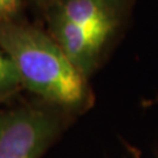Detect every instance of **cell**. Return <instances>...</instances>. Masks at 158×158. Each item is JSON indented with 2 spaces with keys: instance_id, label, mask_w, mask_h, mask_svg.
<instances>
[{
  "instance_id": "cell-1",
  "label": "cell",
  "mask_w": 158,
  "mask_h": 158,
  "mask_svg": "<svg viewBox=\"0 0 158 158\" xmlns=\"http://www.w3.org/2000/svg\"><path fill=\"white\" fill-rule=\"evenodd\" d=\"M0 47L11 59L23 88L40 101L79 117L95 104L85 79L49 33L17 21L0 23Z\"/></svg>"
},
{
  "instance_id": "cell-2",
  "label": "cell",
  "mask_w": 158,
  "mask_h": 158,
  "mask_svg": "<svg viewBox=\"0 0 158 158\" xmlns=\"http://www.w3.org/2000/svg\"><path fill=\"white\" fill-rule=\"evenodd\" d=\"M129 6L130 0H57L47 10L48 33L90 80L123 27Z\"/></svg>"
},
{
  "instance_id": "cell-3",
  "label": "cell",
  "mask_w": 158,
  "mask_h": 158,
  "mask_svg": "<svg viewBox=\"0 0 158 158\" xmlns=\"http://www.w3.org/2000/svg\"><path fill=\"white\" fill-rule=\"evenodd\" d=\"M76 118L38 98L0 110V158H42Z\"/></svg>"
},
{
  "instance_id": "cell-4",
  "label": "cell",
  "mask_w": 158,
  "mask_h": 158,
  "mask_svg": "<svg viewBox=\"0 0 158 158\" xmlns=\"http://www.w3.org/2000/svg\"><path fill=\"white\" fill-rule=\"evenodd\" d=\"M20 77L11 59L0 47V102L4 103L23 89Z\"/></svg>"
},
{
  "instance_id": "cell-5",
  "label": "cell",
  "mask_w": 158,
  "mask_h": 158,
  "mask_svg": "<svg viewBox=\"0 0 158 158\" xmlns=\"http://www.w3.org/2000/svg\"><path fill=\"white\" fill-rule=\"evenodd\" d=\"M23 7V0H0V23L17 21Z\"/></svg>"
},
{
  "instance_id": "cell-6",
  "label": "cell",
  "mask_w": 158,
  "mask_h": 158,
  "mask_svg": "<svg viewBox=\"0 0 158 158\" xmlns=\"http://www.w3.org/2000/svg\"><path fill=\"white\" fill-rule=\"evenodd\" d=\"M32 1H33L34 4H36L39 7H42V8H45L46 11H47L54 2H56L57 0H32Z\"/></svg>"
},
{
  "instance_id": "cell-7",
  "label": "cell",
  "mask_w": 158,
  "mask_h": 158,
  "mask_svg": "<svg viewBox=\"0 0 158 158\" xmlns=\"http://www.w3.org/2000/svg\"><path fill=\"white\" fill-rule=\"evenodd\" d=\"M127 148H128V150L130 151V153L134 156V158H141V153H139V151L137 149H135V148L129 145V144H127Z\"/></svg>"
},
{
  "instance_id": "cell-8",
  "label": "cell",
  "mask_w": 158,
  "mask_h": 158,
  "mask_svg": "<svg viewBox=\"0 0 158 158\" xmlns=\"http://www.w3.org/2000/svg\"><path fill=\"white\" fill-rule=\"evenodd\" d=\"M155 102H158V100H156V101H155Z\"/></svg>"
},
{
  "instance_id": "cell-9",
  "label": "cell",
  "mask_w": 158,
  "mask_h": 158,
  "mask_svg": "<svg viewBox=\"0 0 158 158\" xmlns=\"http://www.w3.org/2000/svg\"><path fill=\"white\" fill-rule=\"evenodd\" d=\"M0 104H1V102H0Z\"/></svg>"
}]
</instances>
